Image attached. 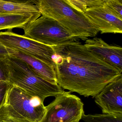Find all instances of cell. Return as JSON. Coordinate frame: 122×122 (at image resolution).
<instances>
[{"mask_svg": "<svg viewBox=\"0 0 122 122\" xmlns=\"http://www.w3.org/2000/svg\"><path fill=\"white\" fill-rule=\"evenodd\" d=\"M41 15L30 14H0V30H12L15 28L23 29Z\"/></svg>", "mask_w": 122, "mask_h": 122, "instance_id": "13", "label": "cell"}, {"mask_svg": "<svg viewBox=\"0 0 122 122\" xmlns=\"http://www.w3.org/2000/svg\"><path fill=\"white\" fill-rule=\"evenodd\" d=\"M85 122H122V114H89L85 113L82 119Z\"/></svg>", "mask_w": 122, "mask_h": 122, "instance_id": "15", "label": "cell"}, {"mask_svg": "<svg viewBox=\"0 0 122 122\" xmlns=\"http://www.w3.org/2000/svg\"><path fill=\"white\" fill-rule=\"evenodd\" d=\"M67 2L79 12L84 13L87 8L85 0H66Z\"/></svg>", "mask_w": 122, "mask_h": 122, "instance_id": "18", "label": "cell"}, {"mask_svg": "<svg viewBox=\"0 0 122 122\" xmlns=\"http://www.w3.org/2000/svg\"><path fill=\"white\" fill-rule=\"evenodd\" d=\"M105 5L115 15L122 20V0H105Z\"/></svg>", "mask_w": 122, "mask_h": 122, "instance_id": "16", "label": "cell"}, {"mask_svg": "<svg viewBox=\"0 0 122 122\" xmlns=\"http://www.w3.org/2000/svg\"><path fill=\"white\" fill-rule=\"evenodd\" d=\"M0 122H32L4 103L0 107Z\"/></svg>", "mask_w": 122, "mask_h": 122, "instance_id": "14", "label": "cell"}, {"mask_svg": "<svg viewBox=\"0 0 122 122\" xmlns=\"http://www.w3.org/2000/svg\"><path fill=\"white\" fill-rule=\"evenodd\" d=\"M0 56L7 57L9 56V53L6 48L0 43Z\"/></svg>", "mask_w": 122, "mask_h": 122, "instance_id": "20", "label": "cell"}, {"mask_svg": "<svg viewBox=\"0 0 122 122\" xmlns=\"http://www.w3.org/2000/svg\"><path fill=\"white\" fill-rule=\"evenodd\" d=\"M0 14L41 15L34 0L5 1L0 0Z\"/></svg>", "mask_w": 122, "mask_h": 122, "instance_id": "12", "label": "cell"}, {"mask_svg": "<svg viewBox=\"0 0 122 122\" xmlns=\"http://www.w3.org/2000/svg\"><path fill=\"white\" fill-rule=\"evenodd\" d=\"M8 81L44 102L48 97H55L64 91L57 84L51 83L38 75L22 60L9 56L6 58Z\"/></svg>", "mask_w": 122, "mask_h": 122, "instance_id": "3", "label": "cell"}, {"mask_svg": "<svg viewBox=\"0 0 122 122\" xmlns=\"http://www.w3.org/2000/svg\"><path fill=\"white\" fill-rule=\"evenodd\" d=\"M5 103L32 122H40L45 113V106L40 98L11 84Z\"/></svg>", "mask_w": 122, "mask_h": 122, "instance_id": "7", "label": "cell"}, {"mask_svg": "<svg viewBox=\"0 0 122 122\" xmlns=\"http://www.w3.org/2000/svg\"><path fill=\"white\" fill-rule=\"evenodd\" d=\"M6 58L0 56V81H8V70Z\"/></svg>", "mask_w": 122, "mask_h": 122, "instance_id": "17", "label": "cell"}, {"mask_svg": "<svg viewBox=\"0 0 122 122\" xmlns=\"http://www.w3.org/2000/svg\"><path fill=\"white\" fill-rule=\"evenodd\" d=\"M84 46L88 51L106 63L122 71V48L109 45L101 38L95 37L85 41Z\"/></svg>", "mask_w": 122, "mask_h": 122, "instance_id": "10", "label": "cell"}, {"mask_svg": "<svg viewBox=\"0 0 122 122\" xmlns=\"http://www.w3.org/2000/svg\"><path fill=\"white\" fill-rule=\"evenodd\" d=\"M12 30L0 32V43L5 47L37 58L54 68L55 52L52 47L15 33Z\"/></svg>", "mask_w": 122, "mask_h": 122, "instance_id": "6", "label": "cell"}, {"mask_svg": "<svg viewBox=\"0 0 122 122\" xmlns=\"http://www.w3.org/2000/svg\"><path fill=\"white\" fill-rule=\"evenodd\" d=\"M57 83L63 89L95 97L122 71L103 61L78 41L52 47Z\"/></svg>", "mask_w": 122, "mask_h": 122, "instance_id": "1", "label": "cell"}, {"mask_svg": "<svg viewBox=\"0 0 122 122\" xmlns=\"http://www.w3.org/2000/svg\"><path fill=\"white\" fill-rule=\"evenodd\" d=\"M95 98L103 114H122V75L109 83Z\"/></svg>", "mask_w": 122, "mask_h": 122, "instance_id": "9", "label": "cell"}, {"mask_svg": "<svg viewBox=\"0 0 122 122\" xmlns=\"http://www.w3.org/2000/svg\"><path fill=\"white\" fill-rule=\"evenodd\" d=\"M10 85L9 81H0V107L5 102L7 92Z\"/></svg>", "mask_w": 122, "mask_h": 122, "instance_id": "19", "label": "cell"}, {"mask_svg": "<svg viewBox=\"0 0 122 122\" xmlns=\"http://www.w3.org/2000/svg\"><path fill=\"white\" fill-rule=\"evenodd\" d=\"M46 106L40 122H79L84 113L83 103L80 98L64 91Z\"/></svg>", "mask_w": 122, "mask_h": 122, "instance_id": "5", "label": "cell"}, {"mask_svg": "<svg viewBox=\"0 0 122 122\" xmlns=\"http://www.w3.org/2000/svg\"><path fill=\"white\" fill-rule=\"evenodd\" d=\"M42 15L57 21L75 37L86 40L99 31L85 13L76 10L66 0H34Z\"/></svg>", "mask_w": 122, "mask_h": 122, "instance_id": "2", "label": "cell"}, {"mask_svg": "<svg viewBox=\"0 0 122 122\" xmlns=\"http://www.w3.org/2000/svg\"><path fill=\"white\" fill-rule=\"evenodd\" d=\"M7 49L9 56L19 58L26 63L35 72L47 81L51 83L57 84L55 71L53 67L30 56L15 51Z\"/></svg>", "mask_w": 122, "mask_h": 122, "instance_id": "11", "label": "cell"}, {"mask_svg": "<svg viewBox=\"0 0 122 122\" xmlns=\"http://www.w3.org/2000/svg\"><path fill=\"white\" fill-rule=\"evenodd\" d=\"M24 36L51 47L78 41L55 20L42 15L23 28Z\"/></svg>", "mask_w": 122, "mask_h": 122, "instance_id": "4", "label": "cell"}, {"mask_svg": "<svg viewBox=\"0 0 122 122\" xmlns=\"http://www.w3.org/2000/svg\"><path fill=\"white\" fill-rule=\"evenodd\" d=\"M103 3L88 8L84 13L101 34L122 33V20L114 15Z\"/></svg>", "mask_w": 122, "mask_h": 122, "instance_id": "8", "label": "cell"}]
</instances>
